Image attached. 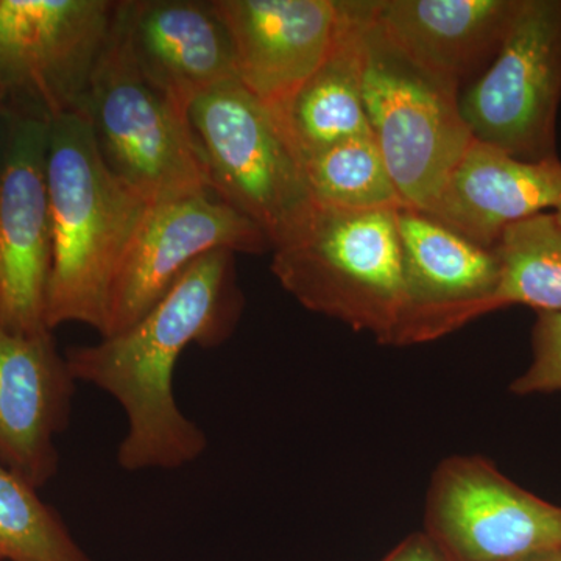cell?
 I'll use <instances>...</instances> for the list:
<instances>
[{
  "instance_id": "6da1fadb",
  "label": "cell",
  "mask_w": 561,
  "mask_h": 561,
  "mask_svg": "<svg viewBox=\"0 0 561 561\" xmlns=\"http://www.w3.org/2000/svg\"><path fill=\"white\" fill-rule=\"evenodd\" d=\"M232 262V251L206 254L128 330L66 351L76 381L106 391L127 415L122 470H179L208 448L202 427L181 412L173 375L184 350L214 348L234 331L241 295Z\"/></svg>"
},
{
  "instance_id": "7a4b0ae2",
  "label": "cell",
  "mask_w": 561,
  "mask_h": 561,
  "mask_svg": "<svg viewBox=\"0 0 561 561\" xmlns=\"http://www.w3.org/2000/svg\"><path fill=\"white\" fill-rule=\"evenodd\" d=\"M47 187V328L83 323L103 335L114 276L149 203L110 171L81 111L49 119Z\"/></svg>"
},
{
  "instance_id": "3957f363",
  "label": "cell",
  "mask_w": 561,
  "mask_h": 561,
  "mask_svg": "<svg viewBox=\"0 0 561 561\" xmlns=\"http://www.w3.org/2000/svg\"><path fill=\"white\" fill-rule=\"evenodd\" d=\"M272 272L309 311L397 343L404 271L398 209L313 206L305 224L273 249Z\"/></svg>"
},
{
  "instance_id": "277c9868",
  "label": "cell",
  "mask_w": 561,
  "mask_h": 561,
  "mask_svg": "<svg viewBox=\"0 0 561 561\" xmlns=\"http://www.w3.org/2000/svg\"><path fill=\"white\" fill-rule=\"evenodd\" d=\"M81 113L110 171L144 202L210 192L190 116L140 73L117 3Z\"/></svg>"
},
{
  "instance_id": "5b68a950",
  "label": "cell",
  "mask_w": 561,
  "mask_h": 561,
  "mask_svg": "<svg viewBox=\"0 0 561 561\" xmlns=\"http://www.w3.org/2000/svg\"><path fill=\"white\" fill-rule=\"evenodd\" d=\"M209 190L280 245L305 224L313 202L305 162L278 117L238 80L190 108Z\"/></svg>"
},
{
  "instance_id": "8992f818",
  "label": "cell",
  "mask_w": 561,
  "mask_h": 561,
  "mask_svg": "<svg viewBox=\"0 0 561 561\" xmlns=\"http://www.w3.org/2000/svg\"><path fill=\"white\" fill-rule=\"evenodd\" d=\"M364 105L405 206L427 213L470 147L460 90L413 62L373 21L365 27Z\"/></svg>"
},
{
  "instance_id": "52a82bcc",
  "label": "cell",
  "mask_w": 561,
  "mask_h": 561,
  "mask_svg": "<svg viewBox=\"0 0 561 561\" xmlns=\"http://www.w3.org/2000/svg\"><path fill=\"white\" fill-rule=\"evenodd\" d=\"M561 0H523L489 68L459 94L472 139L523 161L557 157Z\"/></svg>"
},
{
  "instance_id": "ba28073f",
  "label": "cell",
  "mask_w": 561,
  "mask_h": 561,
  "mask_svg": "<svg viewBox=\"0 0 561 561\" xmlns=\"http://www.w3.org/2000/svg\"><path fill=\"white\" fill-rule=\"evenodd\" d=\"M116 3L0 0V91L5 111L50 119L83 110Z\"/></svg>"
},
{
  "instance_id": "9c48e42d",
  "label": "cell",
  "mask_w": 561,
  "mask_h": 561,
  "mask_svg": "<svg viewBox=\"0 0 561 561\" xmlns=\"http://www.w3.org/2000/svg\"><path fill=\"white\" fill-rule=\"evenodd\" d=\"M426 534L449 561H516L561 549V507L482 457H449L427 491Z\"/></svg>"
},
{
  "instance_id": "30bf717a",
  "label": "cell",
  "mask_w": 561,
  "mask_h": 561,
  "mask_svg": "<svg viewBox=\"0 0 561 561\" xmlns=\"http://www.w3.org/2000/svg\"><path fill=\"white\" fill-rule=\"evenodd\" d=\"M261 254L271 239L213 192L150 203L114 276L102 337L142 319L201 257L213 251Z\"/></svg>"
},
{
  "instance_id": "8fae6325",
  "label": "cell",
  "mask_w": 561,
  "mask_h": 561,
  "mask_svg": "<svg viewBox=\"0 0 561 561\" xmlns=\"http://www.w3.org/2000/svg\"><path fill=\"white\" fill-rule=\"evenodd\" d=\"M3 116L9 133L0 160V327L41 334L50 331L49 119L16 110Z\"/></svg>"
},
{
  "instance_id": "7c38bea8",
  "label": "cell",
  "mask_w": 561,
  "mask_h": 561,
  "mask_svg": "<svg viewBox=\"0 0 561 561\" xmlns=\"http://www.w3.org/2000/svg\"><path fill=\"white\" fill-rule=\"evenodd\" d=\"M404 305L397 346L437 341L497 308L500 260L423 210L398 209Z\"/></svg>"
},
{
  "instance_id": "4fadbf2b",
  "label": "cell",
  "mask_w": 561,
  "mask_h": 561,
  "mask_svg": "<svg viewBox=\"0 0 561 561\" xmlns=\"http://www.w3.org/2000/svg\"><path fill=\"white\" fill-rule=\"evenodd\" d=\"M230 35L236 77L278 114L327 58L341 0H210Z\"/></svg>"
},
{
  "instance_id": "5bb4252c",
  "label": "cell",
  "mask_w": 561,
  "mask_h": 561,
  "mask_svg": "<svg viewBox=\"0 0 561 561\" xmlns=\"http://www.w3.org/2000/svg\"><path fill=\"white\" fill-rule=\"evenodd\" d=\"M76 386L51 331L0 327V463L36 490L57 476L55 438L68 427Z\"/></svg>"
},
{
  "instance_id": "9a60e30c",
  "label": "cell",
  "mask_w": 561,
  "mask_h": 561,
  "mask_svg": "<svg viewBox=\"0 0 561 561\" xmlns=\"http://www.w3.org/2000/svg\"><path fill=\"white\" fill-rule=\"evenodd\" d=\"M133 60L151 87L190 116L203 94L238 80L230 35L210 2H117Z\"/></svg>"
},
{
  "instance_id": "2e32d148",
  "label": "cell",
  "mask_w": 561,
  "mask_h": 561,
  "mask_svg": "<svg viewBox=\"0 0 561 561\" xmlns=\"http://www.w3.org/2000/svg\"><path fill=\"white\" fill-rule=\"evenodd\" d=\"M523 0H371L373 21L413 62L463 90L494 60Z\"/></svg>"
},
{
  "instance_id": "e0dca14e",
  "label": "cell",
  "mask_w": 561,
  "mask_h": 561,
  "mask_svg": "<svg viewBox=\"0 0 561 561\" xmlns=\"http://www.w3.org/2000/svg\"><path fill=\"white\" fill-rule=\"evenodd\" d=\"M561 205V161H523L472 139L426 214L494 249L505 228Z\"/></svg>"
},
{
  "instance_id": "ac0fdd59",
  "label": "cell",
  "mask_w": 561,
  "mask_h": 561,
  "mask_svg": "<svg viewBox=\"0 0 561 561\" xmlns=\"http://www.w3.org/2000/svg\"><path fill=\"white\" fill-rule=\"evenodd\" d=\"M370 0H341L337 33L319 69L275 114L302 162L343 140L373 136L364 105Z\"/></svg>"
},
{
  "instance_id": "d6986e66",
  "label": "cell",
  "mask_w": 561,
  "mask_h": 561,
  "mask_svg": "<svg viewBox=\"0 0 561 561\" xmlns=\"http://www.w3.org/2000/svg\"><path fill=\"white\" fill-rule=\"evenodd\" d=\"M494 251L501 271L497 308L561 312V224L553 210L505 228Z\"/></svg>"
},
{
  "instance_id": "ffe728a7",
  "label": "cell",
  "mask_w": 561,
  "mask_h": 561,
  "mask_svg": "<svg viewBox=\"0 0 561 561\" xmlns=\"http://www.w3.org/2000/svg\"><path fill=\"white\" fill-rule=\"evenodd\" d=\"M313 202L342 210L404 208L373 136L343 140L305 161Z\"/></svg>"
},
{
  "instance_id": "44dd1931",
  "label": "cell",
  "mask_w": 561,
  "mask_h": 561,
  "mask_svg": "<svg viewBox=\"0 0 561 561\" xmlns=\"http://www.w3.org/2000/svg\"><path fill=\"white\" fill-rule=\"evenodd\" d=\"M0 561H92L35 486L2 463Z\"/></svg>"
},
{
  "instance_id": "7402d4cb",
  "label": "cell",
  "mask_w": 561,
  "mask_h": 561,
  "mask_svg": "<svg viewBox=\"0 0 561 561\" xmlns=\"http://www.w3.org/2000/svg\"><path fill=\"white\" fill-rule=\"evenodd\" d=\"M531 332L534 359L524 375L512 383L515 394L561 391V312H537Z\"/></svg>"
},
{
  "instance_id": "603a6c76",
  "label": "cell",
  "mask_w": 561,
  "mask_h": 561,
  "mask_svg": "<svg viewBox=\"0 0 561 561\" xmlns=\"http://www.w3.org/2000/svg\"><path fill=\"white\" fill-rule=\"evenodd\" d=\"M381 561H449L434 540L423 534L409 535Z\"/></svg>"
},
{
  "instance_id": "cb8c5ba5",
  "label": "cell",
  "mask_w": 561,
  "mask_h": 561,
  "mask_svg": "<svg viewBox=\"0 0 561 561\" xmlns=\"http://www.w3.org/2000/svg\"><path fill=\"white\" fill-rule=\"evenodd\" d=\"M516 561H561V549H551V551H541L530 553Z\"/></svg>"
},
{
  "instance_id": "d4e9b609",
  "label": "cell",
  "mask_w": 561,
  "mask_h": 561,
  "mask_svg": "<svg viewBox=\"0 0 561 561\" xmlns=\"http://www.w3.org/2000/svg\"><path fill=\"white\" fill-rule=\"evenodd\" d=\"M5 113V98H3L2 91H0V114Z\"/></svg>"
},
{
  "instance_id": "484cf974",
  "label": "cell",
  "mask_w": 561,
  "mask_h": 561,
  "mask_svg": "<svg viewBox=\"0 0 561 561\" xmlns=\"http://www.w3.org/2000/svg\"><path fill=\"white\" fill-rule=\"evenodd\" d=\"M553 213H556L557 219H559V221L561 224V205L559 206V208L553 210Z\"/></svg>"
}]
</instances>
